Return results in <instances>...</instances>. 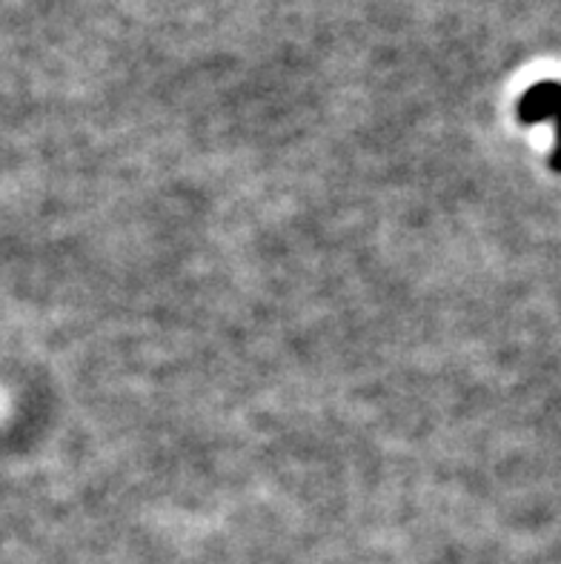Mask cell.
I'll return each mask as SVG.
<instances>
[{
	"label": "cell",
	"instance_id": "obj_2",
	"mask_svg": "<svg viewBox=\"0 0 561 564\" xmlns=\"http://www.w3.org/2000/svg\"><path fill=\"white\" fill-rule=\"evenodd\" d=\"M555 121V147H553V158H550V166L555 172H561V112L553 118Z\"/></svg>",
	"mask_w": 561,
	"mask_h": 564
},
{
	"label": "cell",
	"instance_id": "obj_1",
	"mask_svg": "<svg viewBox=\"0 0 561 564\" xmlns=\"http://www.w3.org/2000/svg\"><path fill=\"white\" fill-rule=\"evenodd\" d=\"M561 112V80H539L519 98L516 118L527 127L541 121H553Z\"/></svg>",
	"mask_w": 561,
	"mask_h": 564
}]
</instances>
